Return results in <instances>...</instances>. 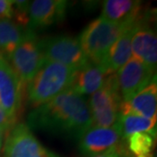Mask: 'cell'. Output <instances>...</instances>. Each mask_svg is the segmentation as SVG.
<instances>
[{"label": "cell", "instance_id": "cell-1", "mask_svg": "<svg viewBox=\"0 0 157 157\" xmlns=\"http://www.w3.org/2000/svg\"><path fill=\"white\" fill-rule=\"evenodd\" d=\"M27 123L30 129L77 140L93 126L87 101L72 88L35 107Z\"/></svg>", "mask_w": 157, "mask_h": 157}, {"label": "cell", "instance_id": "cell-2", "mask_svg": "<svg viewBox=\"0 0 157 157\" xmlns=\"http://www.w3.org/2000/svg\"><path fill=\"white\" fill-rule=\"evenodd\" d=\"M76 71L57 62L45 61L28 83L29 103L34 107H39L70 88Z\"/></svg>", "mask_w": 157, "mask_h": 157}, {"label": "cell", "instance_id": "cell-3", "mask_svg": "<svg viewBox=\"0 0 157 157\" xmlns=\"http://www.w3.org/2000/svg\"><path fill=\"white\" fill-rule=\"evenodd\" d=\"M142 17L134 22L116 24L100 17L90 22L78 38L81 49L88 60L94 64H101L113 43Z\"/></svg>", "mask_w": 157, "mask_h": 157}, {"label": "cell", "instance_id": "cell-4", "mask_svg": "<svg viewBox=\"0 0 157 157\" xmlns=\"http://www.w3.org/2000/svg\"><path fill=\"white\" fill-rule=\"evenodd\" d=\"M121 102L116 73L108 74L102 86L89 100L92 127L110 128L115 125L121 117Z\"/></svg>", "mask_w": 157, "mask_h": 157}, {"label": "cell", "instance_id": "cell-5", "mask_svg": "<svg viewBox=\"0 0 157 157\" xmlns=\"http://www.w3.org/2000/svg\"><path fill=\"white\" fill-rule=\"evenodd\" d=\"M7 61L21 83L28 84L45 61L35 32L26 29L21 43Z\"/></svg>", "mask_w": 157, "mask_h": 157}, {"label": "cell", "instance_id": "cell-6", "mask_svg": "<svg viewBox=\"0 0 157 157\" xmlns=\"http://www.w3.org/2000/svg\"><path fill=\"white\" fill-rule=\"evenodd\" d=\"M39 44L45 61L57 62L76 70L89 62L81 49L78 38L55 36L39 39Z\"/></svg>", "mask_w": 157, "mask_h": 157}, {"label": "cell", "instance_id": "cell-7", "mask_svg": "<svg viewBox=\"0 0 157 157\" xmlns=\"http://www.w3.org/2000/svg\"><path fill=\"white\" fill-rule=\"evenodd\" d=\"M3 157H61L43 146L25 123L13 126L6 137Z\"/></svg>", "mask_w": 157, "mask_h": 157}, {"label": "cell", "instance_id": "cell-8", "mask_svg": "<svg viewBox=\"0 0 157 157\" xmlns=\"http://www.w3.org/2000/svg\"><path fill=\"white\" fill-rule=\"evenodd\" d=\"M121 140V127L119 120L117 123L110 128L91 127L78 139V149L86 156L110 150H117L120 154Z\"/></svg>", "mask_w": 157, "mask_h": 157}, {"label": "cell", "instance_id": "cell-9", "mask_svg": "<svg viewBox=\"0 0 157 157\" xmlns=\"http://www.w3.org/2000/svg\"><path fill=\"white\" fill-rule=\"evenodd\" d=\"M116 75L122 101H130L156 76L155 71L134 58H131Z\"/></svg>", "mask_w": 157, "mask_h": 157}, {"label": "cell", "instance_id": "cell-10", "mask_svg": "<svg viewBox=\"0 0 157 157\" xmlns=\"http://www.w3.org/2000/svg\"><path fill=\"white\" fill-rule=\"evenodd\" d=\"M22 101V83L9 62H0V106L15 119Z\"/></svg>", "mask_w": 157, "mask_h": 157}, {"label": "cell", "instance_id": "cell-11", "mask_svg": "<svg viewBox=\"0 0 157 157\" xmlns=\"http://www.w3.org/2000/svg\"><path fill=\"white\" fill-rule=\"evenodd\" d=\"M68 2L65 0H35L29 6V25L27 29L35 32L37 29L48 27L61 22L66 17Z\"/></svg>", "mask_w": 157, "mask_h": 157}, {"label": "cell", "instance_id": "cell-12", "mask_svg": "<svg viewBox=\"0 0 157 157\" xmlns=\"http://www.w3.org/2000/svg\"><path fill=\"white\" fill-rule=\"evenodd\" d=\"M147 20L148 16L146 14L132 38V55L134 59L155 71L157 65L156 33Z\"/></svg>", "mask_w": 157, "mask_h": 157}, {"label": "cell", "instance_id": "cell-13", "mask_svg": "<svg viewBox=\"0 0 157 157\" xmlns=\"http://www.w3.org/2000/svg\"><path fill=\"white\" fill-rule=\"evenodd\" d=\"M121 115L136 114L147 119H156L157 82L156 76L144 89L139 92L130 101L121 104Z\"/></svg>", "mask_w": 157, "mask_h": 157}, {"label": "cell", "instance_id": "cell-14", "mask_svg": "<svg viewBox=\"0 0 157 157\" xmlns=\"http://www.w3.org/2000/svg\"><path fill=\"white\" fill-rule=\"evenodd\" d=\"M146 15V14H145ZM144 15V17H145ZM142 17V19L144 18ZM141 19V20H142ZM141 20L131 26L113 43L107 51L101 65L106 68L107 74L117 73L132 57V38Z\"/></svg>", "mask_w": 157, "mask_h": 157}, {"label": "cell", "instance_id": "cell-15", "mask_svg": "<svg viewBox=\"0 0 157 157\" xmlns=\"http://www.w3.org/2000/svg\"><path fill=\"white\" fill-rule=\"evenodd\" d=\"M107 75L106 68L101 64L89 61L76 71L70 88L79 95L93 94L102 86Z\"/></svg>", "mask_w": 157, "mask_h": 157}, {"label": "cell", "instance_id": "cell-16", "mask_svg": "<svg viewBox=\"0 0 157 157\" xmlns=\"http://www.w3.org/2000/svg\"><path fill=\"white\" fill-rule=\"evenodd\" d=\"M143 15L140 1L107 0L102 6L101 17L109 22L121 24L137 21Z\"/></svg>", "mask_w": 157, "mask_h": 157}, {"label": "cell", "instance_id": "cell-17", "mask_svg": "<svg viewBox=\"0 0 157 157\" xmlns=\"http://www.w3.org/2000/svg\"><path fill=\"white\" fill-rule=\"evenodd\" d=\"M25 31L11 19H0V51L6 60L21 43Z\"/></svg>", "mask_w": 157, "mask_h": 157}, {"label": "cell", "instance_id": "cell-18", "mask_svg": "<svg viewBox=\"0 0 157 157\" xmlns=\"http://www.w3.org/2000/svg\"><path fill=\"white\" fill-rule=\"evenodd\" d=\"M120 123L122 140H126L136 133H147L156 137V119H147L130 113L121 115Z\"/></svg>", "mask_w": 157, "mask_h": 157}, {"label": "cell", "instance_id": "cell-19", "mask_svg": "<svg viewBox=\"0 0 157 157\" xmlns=\"http://www.w3.org/2000/svg\"><path fill=\"white\" fill-rule=\"evenodd\" d=\"M155 139L147 133H136L127 139L126 148L131 157H154ZM125 141V140H124Z\"/></svg>", "mask_w": 157, "mask_h": 157}, {"label": "cell", "instance_id": "cell-20", "mask_svg": "<svg viewBox=\"0 0 157 157\" xmlns=\"http://www.w3.org/2000/svg\"><path fill=\"white\" fill-rule=\"evenodd\" d=\"M30 1H13L14 22L22 28H27L29 25Z\"/></svg>", "mask_w": 157, "mask_h": 157}, {"label": "cell", "instance_id": "cell-21", "mask_svg": "<svg viewBox=\"0 0 157 157\" xmlns=\"http://www.w3.org/2000/svg\"><path fill=\"white\" fill-rule=\"evenodd\" d=\"M13 16V0H0V19H11Z\"/></svg>", "mask_w": 157, "mask_h": 157}, {"label": "cell", "instance_id": "cell-22", "mask_svg": "<svg viewBox=\"0 0 157 157\" xmlns=\"http://www.w3.org/2000/svg\"><path fill=\"white\" fill-rule=\"evenodd\" d=\"M15 119L10 117L0 106V129L6 133V131H9L13 127Z\"/></svg>", "mask_w": 157, "mask_h": 157}, {"label": "cell", "instance_id": "cell-23", "mask_svg": "<svg viewBox=\"0 0 157 157\" xmlns=\"http://www.w3.org/2000/svg\"><path fill=\"white\" fill-rule=\"evenodd\" d=\"M113 152H117V150H110V151H107L106 153H103V154H100V155H91V156H86V157H110ZM119 155V154H118Z\"/></svg>", "mask_w": 157, "mask_h": 157}, {"label": "cell", "instance_id": "cell-24", "mask_svg": "<svg viewBox=\"0 0 157 157\" xmlns=\"http://www.w3.org/2000/svg\"><path fill=\"white\" fill-rule=\"evenodd\" d=\"M4 132L0 129V150L2 148V145H3V139H4Z\"/></svg>", "mask_w": 157, "mask_h": 157}, {"label": "cell", "instance_id": "cell-25", "mask_svg": "<svg viewBox=\"0 0 157 157\" xmlns=\"http://www.w3.org/2000/svg\"><path fill=\"white\" fill-rule=\"evenodd\" d=\"M4 59H6L5 58V55L3 54V52L0 51V62L2 61V60H4Z\"/></svg>", "mask_w": 157, "mask_h": 157}, {"label": "cell", "instance_id": "cell-26", "mask_svg": "<svg viewBox=\"0 0 157 157\" xmlns=\"http://www.w3.org/2000/svg\"><path fill=\"white\" fill-rule=\"evenodd\" d=\"M110 157H119V155H118L117 152H113L112 155H111V156Z\"/></svg>", "mask_w": 157, "mask_h": 157}]
</instances>
